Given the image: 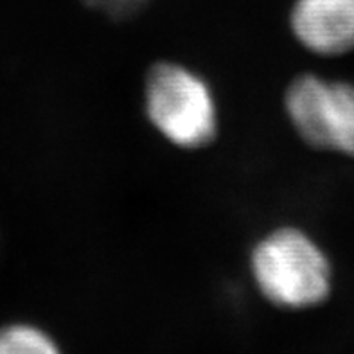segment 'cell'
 Here are the masks:
<instances>
[{"label":"cell","mask_w":354,"mask_h":354,"mask_svg":"<svg viewBox=\"0 0 354 354\" xmlns=\"http://www.w3.org/2000/svg\"><path fill=\"white\" fill-rule=\"evenodd\" d=\"M0 354H62L56 342L31 324H8L0 328Z\"/></svg>","instance_id":"5"},{"label":"cell","mask_w":354,"mask_h":354,"mask_svg":"<svg viewBox=\"0 0 354 354\" xmlns=\"http://www.w3.org/2000/svg\"><path fill=\"white\" fill-rule=\"evenodd\" d=\"M86 6L113 20H126L144 9L149 0H83Z\"/></svg>","instance_id":"6"},{"label":"cell","mask_w":354,"mask_h":354,"mask_svg":"<svg viewBox=\"0 0 354 354\" xmlns=\"http://www.w3.org/2000/svg\"><path fill=\"white\" fill-rule=\"evenodd\" d=\"M284 108L308 146L354 158V85L304 74L290 83Z\"/></svg>","instance_id":"3"},{"label":"cell","mask_w":354,"mask_h":354,"mask_svg":"<svg viewBox=\"0 0 354 354\" xmlns=\"http://www.w3.org/2000/svg\"><path fill=\"white\" fill-rule=\"evenodd\" d=\"M252 277L272 304L304 310L328 299L331 263L319 243L301 229L272 230L250 256Z\"/></svg>","instance_id":"1"},{"label":"cell","mask_w":354,"mask_h":354,"mask_svg":"<svg viewBox=\"0 0 354 354\" xmlns=\"http://www.w3.org/2000/svg\"><path fill=\"white\" fill-rule=\"evenodd\" d=\"M144 106L155 130L178 148H203L218 131L211 86L178 63H157L144 83Z\"/></svg>","instance_id":"2"},{"label":"cell","mask_w":354,"mask_h":354,"mask_svg":"<svg viewBox=\"0 0 354 354\" xmlns=\"http://www.w3.org/2000/svg\"><path fill=\"white\" fill-rule=\"evenodd\" d=\"M290 26L302 47L320 56L354 50V0H297Z\"/></svg>","instance_id":"4"}]
</instances>
